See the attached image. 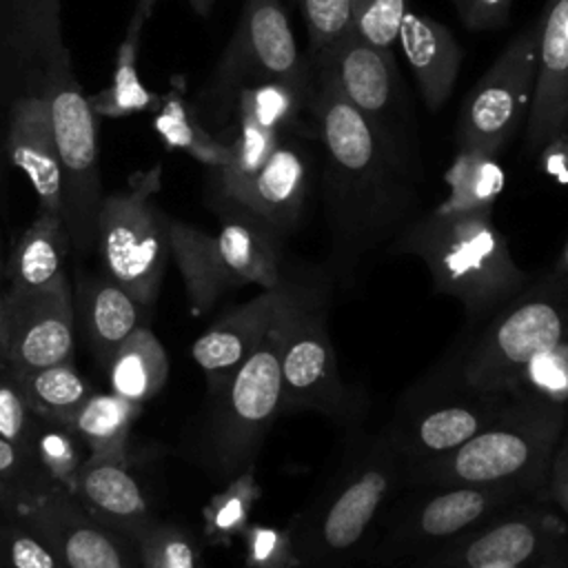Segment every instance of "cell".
I'll return each instance as SVG.
<instances>
[{
  "label": "cell",
  "instance_id": "obj_1",
  "mask_svg": "<svg viewBox=\"0 0 568 568\" xmlns=\"http://www.w3.org/2000/svg\"><path fill=\"white\" fill-rule=\"evenodd\" d=\"M308 106L326 153L331 277L348 286L362 260L406 215L413 202V178L390 131L342 98L326 78L317 75Z\"/></svg>",
  "mask_w": 568,
  "mask_h": 568
},
{
  "label": "cell",
  "instance_id": "obj_2",
  "mask_svg": "<svg viewBox=\"0 0 568 568\" xmlns=\"http://www.w3.org/2000/svg\"><path fill=\"white\" fill-rule=\"evenodd\" d=\"M390 251L422 260L433 288L457 300L473 322L490 320L528 284L506 235L486 211L437 206L404 229Z\"/></svg>",
  "mask_w": 568,
  "mask_h": 568
},
{
  "label": "cell",
  "instance_id": "obj_3",
  "mask_svg": "<svg viewBox=\"0 0 568 568\" xmlns=\"http://www.w3.org/2000/svg\"><path fill=\"white\" fill-rule=\"evenodd\" d=\"M566 422V406L513 393L504 410L475 437L404 475L413 486H506L539 497L546 493L550 459Z\"/></svg>",
  "mask_w": 568,
  "mask_h": 568
},
{
  "label": "cell",
  "instance_id": "obj_4",
  "mask_svg": "<svg viewBox=\"0 0 568 568\" xmlns=\"http://www.w3.org/2000/svg\"><path fill=\"white\" fill-rule=\"evenodd\" d=\"M404 470L386 430L353 450L320 497L288 526L300 568H346L364 557Z\"/></svg>",
  "mask_w": 568,
  "mask_h": 568
},
{
  "label": "cell",
  "instance_id": "obj_5",
  "mask_svg": "<svg viewBox=\"0 0 568 568\" xmlns=\"http://www.w3.org/2000/svg\"><path fill=\"white\" fill-rule=\"evenodd\" d=\"M169 237L193 315L211 311L229 291L275 288L286 277L284 237L244 211L222 206L217 233L171 220Z\"/></svg>",
  "mask_w": 568,
  "mask_h": 568
},
{
  "label": "cell",
  "instance_id": "obj_6",
  "mask_svg": "<svg viewBox=\"0 0 568 568\" xmlns=\"http://www.w3.org/2000/svg\"><path fill=\"white\" fill-rule=\"evenodd\" d=\"M568 337V277L555 271L526 284L464 348L448 388L510 393L521 368Z\"/></svg>",
  "mask_w": 568,
  "mask_h": 568
},
{
  "label": "cell",
  "instance_id": "obj_7",
  "mask_svg": "<svg viewBox=\"0 0 568 568\" xmlns=\"http://www.w3.org/2000/svg\"><path fill=\"white\" fill-rule=\"evenodd\" d=\"M160 189L162 164H153L135 171L124 189L104 195L98 211L95 246L104 275L142 306L158 297L171 260V217L155 202Z\"/></svg>",
  "mask_w": 568,
  "mask_h": 568
},
{
  "label": "cell",
  "instance_id": "obj_8",
  "mask_svg": "<svg viewBox=\"0 0 568 568\" xmlns=\"http://www.w3.org/2000/svg\"><path fill=\"white\" fill-rule=\"evenodd\" d=\"M42 95L49 102L62 180V220L78 253L95 246L102 180L98 164V122L82 91L71 51L64 49L42 69Z\"/></svg>",
  "mask_w": 568,
  "mask_h": 568
},
{
  "label": "cell",
  "instance_id": "obj_9",
  "mask_svg": "<svg viewBox=\"0 0 568 568\" xmlns=\"http://www.w3.org/2000/svg\"><path fill=\"white\" fill-rule=\"evenodd\" d=\"M280 415L315 410L342 417L348 413L351 395L337 371L326 293L320 284L293 273L280 308Z\"/></svg>",
  "mask_w": 568,
  "mask_h": 568
},
{
  "label": "cell",
  "instance_id": "obj_10",
  "mask_svg": "<svg viewBox=\"0 0 568 568\" xmlns=\"http://www.w3.org/2000/svg\"><path fill=\"white\" fill-rule=\"evenodd\" d=\"M271 80L313 82L282 2L244 0L237 24L202 91L197 111L224 124L235 113L237 95L244 89Z\"/></svg>",
  "mask_w": 568,
  "mask_h": 568
},
{
  "label": "cell",
  "instance_id": "obj_11",
  "mask_svg": "<svg viewBox=\"0 0 568 568\" xmlns=\"http://www.w3.org/2000/svg\"><path fill=\"white\" fill-rule=\"evenodd\" d=\"M213 399L209 453L215 470L231 479L253 468L266 433L280 417V311L260 346Z\"/></svg>",
  "mask_w": 568,
  "mask_h": 568
},
{
  "label": "cell",
  "instance_id": "obj_12",
  "mask_svg": "<svg viewBox=\"0 0 568 568\" xmlns=\"http://www.w3.org/2000/svg\"><path fill=\"white\" fill-rule=\"evenodd\" d=\"M415 488L419 493L393 515L384 535L373 546L371 561L388 564L402 557L426 555L475 526L537 499L528 490L506 486L439 484Z\"/></svg>",
  "mask_w": 568,
  "mask_h": 568
},
{
  "label": "cell",
  "instance_id": "obj_13",
  "mask_svg": "<svg viewBox=\"0 0 568 568\" xmlns=\"http://www.w3.org/2000/svg\"><path fill=\"white\" fill-rule=\"evenodd\" d=\"M539 22L517 33L464 100L457 149L499 153L526 124L537 82Z\"/></svg>",
  "mask_w": 568,
  "mask_h": 568
},
{
  "label": "cell",
  "instance_id": "obj_14",
  "mask_svg": "<svg viewBox=\"0 0 568 568\" xmlns=\"http://www.w3.org/2000/svg\"><path fill=\"white\" fill-rule=\"evenodd\" d=\"M564 546V524L535 504H524L422 555V568L524 566L559 559Z\"/></svg>",
  "mask_w": 568,
  "mask_h": 568
},
{
  "label": "cell",
  "instance_id": "obj_15",
  "mask_svg": "<svg viewBox=\"0 0 568 568\" xmlns=\"http://www.w3.org/2000/svg\"><path fill=\"white\" fill-rule=\"evenodd\" d=\"M510 397L513 393H477L444 386L442 395L426 397L419 406L395 417L386 435L408 470L466 444L504 410Z\"/></svg>",
  "mask_w": 568,
  "mask_h": 568
},
{
  "label": "cell",
  "instance_id": "obj_16",
  "mask_svg": "<svg viewBox=\"0 0 568 568\" xmlns=\"http://www.w3.org/2000/svg\"><path fill=\"white\" fill-rule=\"evenodd\" d=\"M22 513L53 546L64 568H135L122 537L55 484L29 493Z\"/></svg>",
  "mask_w": 568,
  "mask_h": 568
},
{
  "label": "cell",
  "instance_id": "obj_17",
  "mask_svg": "<svg viewBox=\"0 0 568 568\" xmlns=\"http://www.w3.org/2000/svg\"><path fill=\"white\" fill-rule=\"evenodd\" d=\"M4 315L7 371L18 375L73 362L75 322L67 277L31 295H4Z\"/></svg>",
  "mask_w": 568,
  "mask_h": 568
},
{
  "label": "cell",
  "instance_id": "obj_18",
  "mask_svg": "<svg viewBox=\"0 0 568 568\" xmlns=\"http://www.w3.org/2000/svg\"><path fill=\"white\" fill-rule=\"evenodd\" d=\"M311 180L308 155L293 140L284 138L253 178L217 197L222 206L262 220L286 240L304 217Z\"/></svg>",
  "mask_w": 568,
  "mask_h": 568
},
{
  "label": "cell",
  "instance_id": "obj_19",
  "mask_svg": "<svg viewBox=\"0 0 568 568\" xmlns=\"http://www.w3.org/2000/svg\"><path fill=\"white\" fill-rule=\"evenodd\" d=\"M288 273L275 288H262L248 302L217 317L191 346V357L206 377L211 397H217L235 371L260 346L286 297Z\"/></svg>",
  "mask_w": 568,
  "mask_h": 568
},
{
  "label": "cell",
  "instance_id": "obj_20",
  "mask_svg": "<svg viewBox=\"0 0 568 568\" xmlns=\"http://www.w3.org/2000/svg\"><path fill=\"white\" fill-rule=\"evenodd\" d=\"M317 75L326 78L342 98L362 113L384 124L399 89L397 64L390 51H382L351 29L328 47L313 53Z\"/></svg>",
  "mask_w": 568,
  "mask_h": 568
},
{
  "label": "cell",
  "instance_id": "obj_21",
  "mask_svg": "<svg viewBox=\"0 0 568 568\" xmlns=\"http://www.w3.org/2000/svg\"><path fill=\"white\" fill-rule=\"evenodd\" d=\"M7 153L13 166L27 175L38 197V211L62 217L60 162L51 111L42 91L20 95L11 104L7 122Z\"/></svg>",
  "mask_w": 568,
  "mask_h": 568
},
{
  "label": "cell",
  "instance_id": "obj_22",
  "mask_svg": "<svg viewBox=\"0 0 568 568\" xmlns=\"http://www.w3.org/2000/svg\"><path fill=\"white\" fill-rule=\"evenodd\" d=\"M537 82L526 118V144L539 151L561 124L568 89V0H548L539 20Z\"/></svg>",
  "mask_w": 568,
  "mask_h": 568
},
{
  "label": "cell",
  "instance_id": "obj_23",
  "mask_svg": "<svg viewBox=\"0 0 568 568\" xmlns=\"http://www.w3.org/2000/svg\"><path fill=\"white\" fill-rule=\"evenodd\" d=\"M73 497L109 530L133 541L151 521V508L129 459H106L87 455Z\"/></svg>",
  "mask_w": 568,
  "mask_h": 568
},
{
  "label": "cell",
  "instance_id": "obj_24",
  "mask_svg": "<svg viewBox=\"0 0 568 568\" xmlns=\"http://www.w3.org/2000/svg\"><path fill=\"white\" fill-rule=\"evenodd\" d=\"M397 38L424 104L439 111L453 93L464 58L457 38L439 20L413 11H406Z\"/></svg>",
  "mask_w": 568,
  "mask_h": 568
},
{
  "label": "cell",
  "instance_id": "obj_25",
  "mask_svg": "<svg viewBox=\"0 0 568 568\" xmlns=\"http://www.w3.org/2000/svg\"><path fill=\"white\" fill-rule=\"evenodd\" d=\"M71 248L64 220L55 213L38 211L13 246L7 264L9 291L4 295L20 297L38 293L64 275V257Z\"/></svg>",
  "mask_w": 568,
  "mask_h": 568
},
{
  "label": "cell",
  "instance_id": "obj_26",
  "mask_svg": "<svg viewBox=\"0 0 568 568\" xmlns=\"http://www.w3.org/2000/svg\"><path fill=\"white\" fill-rule=\"evenodd\" d=\"M155 4L158 0H138L129 18L124 38L115 51L111 82L98 93L89 95V104L95 115L126 118L142 111H155L160 106L162 93L151 91L138 75V51H140L144 27Z\"/></svg>",
  "mask_w": 568,
  "mask_h": 568
},
{
  "label": "cell",
  "instance_id": "obj_27",
  "mask_svg": "<svg viewBox=\"0 0 568 568\" xmlns=\"http://www.w3.org/2000/svg\"><path fill=\"white\" fill-rule=\"evenodd\" d=\"M78 297L91 348L102 364H109L118 346L142 326L144 306L104 273L84 277Z\"/></svg>",
  "mask_w": 568,
  "mask_h": 568
},
{
  "label": "cell",
  "instance_id": "obj_28",
  "mask_svg": "<svg viewBox=\"0 0 568 568\" xmlns=\"http://www.w3.org/2000/svg\"><path fill=\"white\" fill-rule=\"evenodd\" d=\"M106 366L111 390L138 404L153 399L169 379V355L149 326L135 328Z\"/></svg>",
  "mask_w": 568,
  "mask_h": 568
},
{
  "label": "cell",
  "instance_id": "obj_29",
  "mask_svg": "<svg viewBox=\"0 0 568 568\" xmlns=\"http://www.w3.org/2000/svg\"><path fill=\"white\" fill-rule=\"evenodd\" d=\"M144 404L131 402L113 390L91 393L75 413L71 428L87 446L89 455L106 459H129V437Z\"/></svg>",
  "mask_w": 568,
  "mask_h": 568
},
{
  "label": "cell",
  "instance_id": "obj_30",
  "mask_svg": "<svg viewBox=\"0 0 568 568\" xmlns=\"http://www.w3.org/2000/svg\"><path fill=\"white\" fill-rule=\"evenodd\" d=\"M153 129L169 149L184 151L211 171L229 162V142L204 126L197 106H191L178 87L162 93L160 106L153 111Z\"/></svg>",
  "mask_w": 568,
  "mask_h": 568
},
{
  "label": "cell",
  "instance_id": "obj_31",
  "mask_svg": "<svg viewBox=\"0 0 568 568\" xmlns=\"http://www.w3.org/2000/svg\"><path fill=\"white\" fill-rule=\"evenodd\" d=\"M9 42L27 62L44 69L67 44L60 29V0H0Z\"/></svg>",
  "mask_w": 568,
  "mask_h": 568
},
{
  "label": "cell",
  "instance_id": "obj_32",
  "mask_svg": "<svg viewBox=\"0 0 568 568\" xmlns=\"http://www.w3.org/2000/svg\"><path fill=\"white\" fill-rule=\"evenodd\" d=\"M444 182L448 195L439 209L493 213L497 197L506 189V171L499 164L497 153L459 149L444 173Z\"/></svg>",
  "mask_w": 568,
  "mask_h": 568
},
{
  "label": "cell",
  "instance_id": "obj_33",
  "mask_svg": "<svg viewBox=\"0 0 568 568\" xmlns=\"http://www.w3.org/2000/svg\"><path fill=\"white\" fill-rule=\"evenodd\" d=\"M11 373V371H9ZM22 388L31 410L47 422L69 424L93 393L91 384L78 373L73 362L44 366L29 373H11Z\"/></svg>",
  "mask_w": 568,
  "mask_h": 568
},
{
  "label": "cell",
  "instance_id": "obj_34",
  "mask_svg": "<svg viewBox=\"0 0 568 568\" xmlns=\"http://www.w3.org/2000/svg\"><path fill=\"white\" fill-rule=\"evenodd\" d=\"M313 82H288L271 80L253 84L237 95L235 118L237 122H251L266 131L288 138V133L300 124V113L311 104Z\"/></svg>",
  "mask_w": 568,
  "mask_h": 568
},
{
  "label": "cell",
  "instance_id": "obj_35",
  "mask_svg": "<svg viewBox=\"0 0 568 568\" xmlns=\"http://www.w3.org/2000/svg\"><path fill=\"white\" fill-rule=\"evenodd\" d=\"M257 499L260 486L253 468L231 477L226 488L215 493L202 508L204 537L211 544H231L235 537H242Z\"/></svg>",
  "mask_w": 568,
  "mask_h": 568
},
{
  "label": "cell",
  "instance_id": "obj_36",
  "mask_svg": "<svg viewBox=\"0 0 568 568\" xmlns=\"http://www.w3.org/2000/svg\"><path fill=\"white\" fill-rule=\"evenodd\" d=\"M29 455L36 459L38 468H42L51 484L69 490L73 495L78 484V473L84 462L82 457V439L69 424L47 422L38 417Z\"/></svg>",
  "mask_w": 568,
  "mask_h": 568
},
{
  "label": "cell",
  "instance_id": "obj_37",
  "mask_svg": "<svg viewBox=\"0 0 568 568\" xmlns=\"http://www.w3.org/2000/svg\"><path fill=\"white\" fill-rule=\"evenodd\" d=\"M133 544L142 568H200L197 541L175 524L153 519Z\"/></svg>",
  "mask_w": 568,
  "mask_h": 568
},
{
  "label": "cell",
  "instance_id": "obj_38",
  "mask_svg": "<svg viewBox=\"0 0 568 568\" xmlns=\"http://www.w3.org/2000/svg\"><path fill=\"white\" fill-rule=\"evenodd\" d=\"M510 393L539 397L568 408V337L535 355L517 375Z\"/></svg>",
  "mask_w": 568,
  "mask_h": 568
},
{
  "label": "cell",
  "instance_id": "obj_39",
  "mask_svg": "<svg viewBox=\"0 0 568 568\" xmlns=\"http://www.w3.org/2000/svg\"><path fill=\"white\" fill-rule=\"evenodd\" d=\"M406 11V0H351V31L368 44L390 51Z\"/></svg>",
  "mask_w": 568,
  "mask_h": 568
},
{
  "label": "cell",
  "instance_id": "obj_40",
  "mask_svg": "<svg viewBox=\"0 0 568 568\" xmlns=\"http://www.w3.org/2000/svg\"><path fill=\"white\" fill-rule=\"evenodd\" d=\"M0 568H64L53 546L24 519L0 528Z\"/></svg>",
  "mask_w": 568,
  "mask_h": 568
},
{
  "label": "cell",
  "instance_id": "obj_41",
  "mask_svg": "<svg viewBox=\"0 0 568 568\" xmlns=\"http://www.w3.org/2000/svg\"><path fill=\"white\" fill-rule=\"evenodd\" d=\"M240 539L244 544L242 568H300L288 528L248 524Z\"/></svg>",
  "mask_w": 568,
  "mask_h": 568
},
{
  "label": "cell",
  "instance_id": "obj_42",
  "mask_svg": "<svg viewBox=\"0 0 568 568\" xmlns=\"http://www.w3.org/2000/svg\"><path fill=\"white\" fill-rule=\"evenodd\" d=\"M295 4L311 38V53L351 29V0H295Z\"/></svg>",
  "mask_w": 568,
  "mask_h": 568
},
{
  "label": "cell",
  "instance_id": "obj_43",
  "mask_svg": "<svg viewBox=\"0 0 568 568\" xmlns=\"http://www.w3.org/2000/svg\"><path fill=\"white\" fill-rule=\"evenodd\" d=\"M36 424L38 415L31 410L16 377L11 373L0 377V435L29 453Z\"/></svg>",
  "mask_w": 568,
  "mask_h": 568
},
{
  "label": "cell",
  "instance_id": "obj_44",
  "mask_svg": "<svg viewBox=\"0 0 568 568\" xmlns=\"http://www.w3.org/2000/svg\"><path fill=\"white\" fill-rule=\"evenodd\" d=\"M453 7L470 31H490L508 20L513 0H453Z\"/></svg>",
  "mask_w": 568,
  "mask_h": 568
},
{
  "label": "cell",
  "instance_id": "obj_45",
  "mask_svg": "<svg viewBox=\"0 0 568 568\" xmlns=\"http://www.w3.org/2000/svg\"><path fill=\"white\" fill-rule=\"evenodd\" d=\"M546 495L559 506V510L568 517V422L564 433L555 446L548 477H546Z\"/></svg>",
  "mask_w": 568,
  "mask_h": 568
},
{
  "label": "cell",
  "instance_id": "obj_46",
  "mask_svg": "<svg viewBox=\"0 0 568 568\" xmlns=\"http://www.w3.org/2000/svg\"><path fill=\"white\" fill-rule=\"evenodd\" d=\"M537 153L539 171L559 184H568V131L555 133Z\"/></svg>",
  "mask_w": 568,
  "mask_h": 568
},
{
  "label": "cell",
  "instance_id": "obj_47",
  "mask_svg": "<svg viewBox=\"0 0 568 568\" xmlns=\"http://www.w3.org/2000/svg\"><path fill=\"white\" fill-rule=\"evenodd\" d=\"M29 457L31 455L24 448L0 435V484L9 488L11 484L22 481L29 473Z\"/></svg>",
  "mask_w": 568,
  "mask_h": 568
},
{
  "label": "cell",
  "instance_id": "obj_48",
  "mask_svg": "<svg viewBox=\"0 0 568 568\" xmlns=\"http://www.w3.org/2000/svg\"><path fill=\"white\" fill-rule=\"evenodd\" d=\"M0 371H7V315H4L2 293H0Z\"/></svg>",
  "mask_w": 568,
  "mask_h": 568
},
{
  "label": "cell",
  "instance_id": "obj_49",
  "mask_svg": "<svg viewBox=\"0 0 568 568\" xmlns=\"http://www.w3.org/2000/svg\"><path fill=\"white\" fill-rule=\"evenodd\" d=\"M495 568H568L564 557L559 559H548V561H537V564H524V566H495Z\"/></svg>",
  "mask_w": 568,
  "mask_h": 568
},
{
  "label": "cell",
  "instance_id": "obj_50",
  "mask_svg": "<svg viewBox=\"0 0 568 568\" xmlns=\"http://www.w3.org/2000/svg\"><path fill=\"white\" fill-rule=\"evenodd\" d=\"M552 271H555L557 275H561V277H568V240H566V244H564V248H561V253H559V257H557Z\"/></svg>",
  "mask_w": 568,
  "mask_h": 568
},
{
  "label": "cell",
  "instance_id": "obj_51",
  "mask_svg": "<svg viewBox=\"0 0 568 568\" xmlns=\"http://www.w3.org/2000/svg\"><path fill=\"white\" fill-rule=\"evenodd\" d=\"M186 2L191 4V9H193L197 16L206 18V16L211 13V9L215 7V2H217V0H186Z\"/></svg>",
  "mask_w": 568,
  "mask_h": 568
},
{
  "label": "cell",
  "instance_id": "obj_52",
  "mask_svg": "<svg viewBox=\"0 0 568 568\" xmlns=\"http://www.w3.org/2000/svg\"><path fill=\"white\" fill-rule=\"evenodd\" d=\"M559 131H568V89H566V98H564V109H561V124ZM557 131V133H559Z\"/></svg>",
  "mask_w": 568,
  "mask_h": 568
},
{
  "label": "cell",
  "instance_id": "obj_53",
  "mask_svg": "<svg viewBox=\"0 0 568 568\" xmlns=\"http://www.w3.org/2000/svg\"><path fill=\"white\" fill-rule=\"evenodd\" d=\"M4 273V260H2V237H0V275Z\"/></svg>",
  "mask_w": 568,
  "mask_h": 568
},
{
  "label": "cell",
  "instance_id": "obj_54",
  "mask_svg": "<svg viewBox=\"0 0 568 568\" xmlns=\"http://www.w3.org/2000/svg\"><path fill=\"white\" fill-rule=\"evenodd\" d=\"M7 495H9V488H7L4 484H0V501H2Z\"/></svg>",
  "mask_w": 568,
  "mask_h": 568
}]
</instances>
